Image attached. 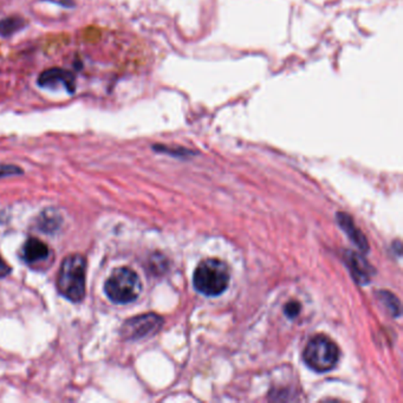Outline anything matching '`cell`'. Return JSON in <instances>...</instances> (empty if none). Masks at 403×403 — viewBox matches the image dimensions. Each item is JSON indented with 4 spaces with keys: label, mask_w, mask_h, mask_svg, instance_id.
Returning a JSON list of instances; mask_svg holds the SVG:
<instances>
[{
    "label": "cell",
    "mask_w": 403,
    "mask_h": 403,
    "mask_svg": "<svg viewBox=\"0 0 403 403\" xmlns=\"http://www.w3.org/2000/svg\"><path fill=\"white\" fill-rule=\"evenodd\" d=\"M22 254L26 262L34 264L45 260L50 254V249L43 241H39L37 238H30L23 246Z\"/></svg>",
    "instance_id": "cell-7"
},
{
    "label": "cell",
    "mask_w": 403,
    "mask_h": 403,
    "mask_svg": "<svg viewBox=\"0 0 403 403\" xmlns=\"http://www.w3.org/2000/svg\"><path fill=\"white\" fill-rule=\"evenodd\" d=\"M10 272H11V267L8 265V262H5L3 257L0 256V278H4L6 276H9Z\"/></svg>",
    "instance_id": "cell-13"
},
{
    "label": "cell",
    "mask_w": 403,
    "mask_h": 403,
    "mask_svg": "<svg viewBox=\"0 0 403 403\" xmlns=\"http://www.w3.org/2000/svg\"><path fill=\"white\" fill-rule=\"evenodd\" d=\"M27 25L25 19L19 16H10V17L0 19V37L9 38L11 36L17 34L18 31L23 30Z\"/></svg>",
    "instance_id": "cell-8"
},
{
    "label": "cell",
    "mask_w": 403,
    "mask_h": 403,
    "mask_svg": "<svg viewBox=\"0 0 403 403\" xmlns=\"http://www.w3.org/2000/svg\"><path fill=\"white\" fill-rule=\"evenodd\" d=\"M350 267H352V273L355 275V278L358 279V282L365 283L369 280V271L367 269V262L356 254H352L350 258Z\"/></svg>",
    "instance_id": "cell-10"
},
{
    "label": "cell",
    "mask_w": 403,
    "mask_h": 403,
    "mask_svg": "<svg viewBox=\"0 0 403 403\" xmlns=\"http://www.w3.org/2000/svg\"><path fill=\"white\" fill-rule=\"evenodd\" d=\"M303 358L306 365L316 373H326L334 369L339 358V347L326 336H315L306 344Z\"/></svg>",
    "instance_id": "cell-4"
},
{
    "label": "cell",
    "mask_w": 403,
    "mask_h": 403,
    "mask_svg": "<svg viewBox=\"0 0 403 403\" xmlns=\"http://www.w3.org/2000/svg\"><path fill=\"white\" fill-rule=\"evenodd\" d=\"M300 305L297 302H290L288 304L285 305V313L286 316L290 318L296 317L297 315L300 313Z\"/></svg>",
    "instance_id": "cell-12"
},
{
    "label": "cell",
    "mask_w": 403,
    "mask_h": 403,
    "mask_svg": "<svg viewBox=\"0 0 403 403\" xmlns=\"http://www.w3.org/2000/svg\"><path fill=\"white\" fill-rule=\"evenodd\" d=\"M47 1L60 5L63 8H73L75 6V3H73V0H47Z\"/></svg>",
    "instance_id": "cell-14"
},
{
    "label": "cell",
    "mask_w": 403,
    "mask_h": 403,
    "mask_svg": "<svg viewBox=\"0 0 403 403\" xmlns=\"http://www.w3.org/2000/svg\"><path fill=\"white\" fill-rule=\"evenodd\" d=\"M162 326V318L155 313H145L125 321L121 328V334L125 339H141L154 334Z\"/></svg>",
    "instance_id": "cell-5"
},
{
    "label": "cell",
    "mask_w": 403,
    "mask_h": 403,
    "mask_svg": "<svg viewBox=\"0 0 403 403\" xmlns=\"http://www.w3.org/2000/svg\"><path fill=\"white\" fill-rule=\"evenodd\" d=\"M37 84L40 88H49L56 89L60 86L64 88V90L69 94H73L76 91V77L69 70L62 68H51L44 70L37 78Z\"/></svg>",
    "instance_id": "cell-6"
},
{
    "label": "cell",
    "mask_w": 403,
    "mask_h": 403,
    "mask_svg": "<svg viewBox=\"0 0 403 403\" xmlns=\"http://www.w3.org/2000/svg\"><path fill=\"white\" fill-rule=\"evenodd\" d=\"M104 290L108 298L116 304H128L141 295V279L129 267H117L107 279Z\"/></svg>",
    "instance_id": "cell-3"
},
{
    "label": "cell",
    "mask_w": 403,
    "mask_h": 403,
    "mask_svg": "<svg viewBox=\"0 0 403 403\" xmlns=\"http://www.w3.org/2000/svg\"><path fill=\"white\" fill-rule=\"evenodd\" d=\"M339 221L344 231L347 232V234L352 238L355 244L358 245V247H360L361 249H368V243H367V239H365V236L361 233V231H358V230L355 228V225L352 223V219L349 218V215H342V213H339Z\"/></svg>",
    "instance_id": "cell-9"
},
{
    "label": "cell",
    "mask_w": 403,
    "mask_h": 403,
    "mask_svg": "<svg viewBox=\"0 0 403 403\" xmlns=\"http://www.w3.org/2000/svg\"><path fill=\"white\" fill-rule=\"evenodd\" d=\"M86 258L69 254L60 265L57 289L62 296L71 302H81L86 297Z\"/></svg>",
    "instance_id": "cell-1"
},
{
    "label": "cell",
    "mask_w": 403,
    "mask_h": 403,
    "mask_svg": "<svg viewBox=\"0 0 403 403\" xmlns=\"http://www.w3.org/2000/svg\"><path fill=\"white\" fill-rule=\"evenodd\" d=\"M23 171L17 166H10V164H0V178L5 176L19 175Z\"/></svg>",
    "instance_id": "cell-11"
},
{
    "label": "cell",
    "mask_w": 403,
    "mask_h": 403,
    "mask_svg": "<svg viewBox=\"0 0 403 403\" xmlns=\"http://www.w3.org/2000/svg\"><path fill=\"white\" fill-rule=\"evenodd\" d=\"M230 279L231 273L226 262L219 259H206L195 269L194 288L205 296H219L228 289Z\"/></svg>",
    "instance_id": "cell-2"
}]
</instances>
